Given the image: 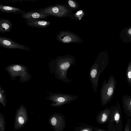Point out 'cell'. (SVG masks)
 <instances>
[{
	"label": "cell",
	"mask_w": 131,
	"mask_h": 131,
	"mask_svg": "<svg viewBox=\"0 0 131 131\" xmlns=\"http://www.w3.org/2000/svg\"><path fill=\"white\" fill-rule=\"evenodd\" d=\"M110 108V114L108 123L114 122L117 125L123 126L122 112L119 102L117 101L116 104L111 106Z\"/></svg>",
	"instance_id": "7"
},
{
	"label": "cell",
	"mask_w": 131,
	"mask_h": 131,
	"mask_svg": "<svg viewBox=\"0 0 131 131\" xmlns=\"http://www.w3.org/2000/svg\"><path fill=\"white\" fill-rule=\"evenodd\" d=\"M21 15L22 17L26 19H46L47 17L50 16L45 12L43 8L27 12L24 11Z\"/></svg>",
	"instance_id": "9"
},
{
	"label": "cell",
	"mask_w": 131,
	"mask_h": 131,
	"mask_svg": "<svg viewBox=\"0 0 131 131\" xmlns=\"http://www.w3.org/2000/svg\"><path fill=\"white\" fill-rule=\"evenodd\" d=\"M6 123L3 114L0 113V131H5Z\"/></svg>",
	"instance_id": "22"
},
{
	"label": "cell",
	"mask_w": 131,
	"mask_h": 131,
	"mask_svg": "<svg viewBox=\"0 0 131 131\" xmlns=\"http://www.w3.org/2000/svg\"><path fill=\"white\" fill-rule=\"evenodd\" d=\"M122 100L124 113L131 119V96L124 95Z\"/></svg>",
	"instance_id": "14"
},
{
	"label": "cell",
	"mask_w": 131,
	"mask_h": 131,
	"mask_svg": "<svg viewBox=\"0 0 131 131\" xmlns=\"http://www.w3.org/2000/svg\"><path fill=\"white\" fill-rule=\"evenodd\" d=\"M28 120L27 110L25 105H21L16 110L15 117L14 125L15 130L23 128Z\"/></svg>",
	"instance_id": "6"
},
{
	"label": "cell",
	"mask_w": 131,
	"mask_h": 131,
	"mask_svg": "<svg viewBox=\"0 0 131 131\" xmlns=\"http://www.w3.org/2000/svg\"><path fill=\"white\" fill-rule=\"evenodd\" d=\"M116 82L112 75L109 77L107 82L105 79L100 90V99L101 105L104 106L109 103L112 100L115 92Z\"/></svg>",
	"instance_id": "4"
},
{
	"label": "cell",
	"mask_w": 131,
	"mask_h": 131,
	"mask_svg": "<svg viewBox=\"0 0 131 131\" xmlns=\"http://www.w3.org/2000/svg\"><path fill=\"white\" fill-rule=\"evenodd\" d=\"M0 10L4 13H12L19 15L24 11L19 8L14 6L3 5L0 4Z\"/></svg>",
	"instance_id": "15"
},
{
	"label": "cell",
	"mask_w": 131,
	"mask_h": 131,
	"mask_svg": "<svg viewBox=\"0 0 131 131\" xmlns=\"http://www.w3.org/2000/svg\"><path fill=\"white\" fill-rule=\"evenodd\" d=\"M75 59L72 56L58 57L55 59H50L49 67L51 73H53L57 79L64 83H69L71 81L67 76V72L72 66L75 63Z\"/></svg>",
	"instance_id": "1"
},
{
	"label": "cell",
	"mask_w": 131,
	"mask_h": 131,
	"mask_svg": "<svg viewBox=\"0 0 131 131\" xmlns=\"http://www.w3.org/2000/svg\"><path fill=\"white\" fill-rule=\"evenodd\" d=\"M0 102L5 107L6 105L7 100L5 95V91L0 85Z\"/></svg>",
	"instance_id": "19"
},
{
	"label": "cell",
	"mask_w": 131,
	"mask_h": 131,
	"mask_svg": "<svg viewBox=\"0 0 131 131\" xmlns=\"http://www.w3.org/2000/svg\"><path fill=\"white\" fill-rule=\"evenodd\" d=\"M57 38L60 41L65 43L75 42L79 40V39L76 35L65 32H60L58 35Z\"/></svg>",
	"instance_id": "13"
},
{
	"label": "cell",
	"mask_w": 131,
	"mask_h": 131,
	"mask_svg": "<svg viewBox=\"0 0 131 131\" xmlns=\"http://www.w3.org/2000/svg\"><path fill=\"white\" fill-rule=\"evenodd\" d=\"M25 22L27 25L30 27L38 28L47 27L51 23L50 21L37 19H27L25 20Z\"/></svg>",
	"instance_id": "12"
},
{
	"label": "cell",
	"mask_w": 131,
	"mask_h": 131,
	"mask_svg": "<svg viewBox=\"0 0 131 131\" xmlns=\"http://www.w3.org/2000/svg\"><path fill=\"white\" fill-rule=\"evenodd\" d=\"M69 5L71 7L75 8L77 7V5L73 1L69 0L68 1Z\"/></svg>",
	"instance_id": "25"
},
{
	"label": "cell",
	"mask_w": 131,
	"mask_h": 131,
	"mask_svg": "<svg viewBox=\"0 0 131 131\" xmlns=\"http://www.w3.org/2000/svg\"><path fill=\"white\" fill-rule=\"evenodd\" d=\"M48 121L49 124L54 131H61L64 125L63 117L58 113H54L51 115Z\"/></svg>",
	"instance_id": "11"
},
{
	"label": "cell",
	"mask_w": 131,
	"mask_h": 131,
	"mask_svg": "<svg viewBox=\"0 0 131 131\" xmlns=\"http://www.w3.org/2000/svg\"><path fill=\"white\" fill-rule=\"evenodd\" d=\"M126 77L127 82L131 87V60L129 63L126 70Z\"/></svg>",
	"instance_id": "21"
},
{
	"label": "cell",
	"mask_w": 131,
	"mask_h": 131,
	"mask_svg": "<svg viewBox=\"0 0 131 131\" xmlns=\"http://www.w3.org/2000/svg\"><path fill=\"white\" fill-rule=\"evenodd\" d=\"M108 56L107 53L99 56L91 67L89 77L93 90L97 92L100 76L109 63Z\"/></svg>",
	"instance_id": "2"
},
{
	"label": "cell",
	"mask_w": 131,
	"mask_h": 131,
	"mask_svg": "<svg viewBox=\"0 0 131 131\" xmlns=\"http://www.w3.org/2000/svg\"><path fill=\"white\" fill-rule=\"evenodd\" d=\"M46 99L51 101L50 105L53 107H59L76 100L77 96L60 93H49Z\"/></svg>",
	"instance_id": "5"
},
{
	"label": "cell",
	"mask_w": 131,
	"mask_h": 131,
	"mask_svg": "<svg viewBox=\"0 0 131 131\" xmlns=\"http://www.w3.org/2000/svg\"><path fill=\"white\" fill-rule=\"evenodd\" d=\"M119 37L124 43H131V27L123 28L120 34Z\"/></svg>",
	"instance_id": "16"
},
{
	"label": "cell",
	"mask_w": 131,
	"mask_h": 131,
	"mask_svg": "<svg viewBox=\"0 0 131 131\" xmlns=\"http://www.w3.org/2000/svg\"><path fill=\"white\" fill-rule=\"evenodd\" d=\"M123 126L116 124L114 122L109 123V131H122Z\"/></svg>",
	"instance_id": "20"
},
{
	"label": "cell",
	"mask_w": 131,
	"mask_h": 131,
	"mask_svg": "<svg viewBox=\"0 0 131 131\" xmlns=\"http://www.w3.org/2000/svg\"><path fill=\"white\" fill-rule=\"evenodd\" d=\"M110 114V108H106L100 113L98 118L99 122L101 124H103L108 122Z\"/></svg>",
	"instance_id": "18"
},
{
	"label": "cell",
	"mask_w": 131,
	"mask_h": 131,
	"mask_svg": "<svg viewBox=\"0 0 131 131\" xmlns=\"http://www.w3.org/2000/svg\"><path fill=\"white\" fill-rule=\"evenodd\" d=\"M13 24L10 20L6 18L0 19V32L2 33L11 31Z\"/></svg>",
	"instance_id": "17"
},
{
	"label": "cell",
	"mask_w": 131,
	"mask_h": 131,
	"mask_svg": "<svg viewBox=\"0 0 131 131\" xmlns=\"http://www.w3.org/2000/svg\"><path fill=\"white\" fill-rule=\"evenodd\" d=\"M12 80H17L19 77V81L24 83L29 81L31 75L28 72V68L21 64H10L5 68Z\"/></svg>",
	"instance_id": "3"
},
{
	"label": "cell",
	"mask_w": 131,
	"mask_h": 131,
	"mask_svg": "<svg viewBox=\"0 0 131 131\" xmlns=\"http://www.w3.org/2000/svg\"><path fill=\"white\" fill-rule=\"evenodd\" d=\"M45 12L51 15L61 17L66 15L68 12L67 8L60 5H52L47 7L44 8Z\"/></svg>",
	"instance_id": "10"
},
{
	"label": "cell",
	"mask_w": 131,
	"mask_h": 131,
	"mask_svg": "<svg viewBox=\"0 0 131 131\" xmlns=\"http://www.w3.org/2000/svg\"><path fill=\"white\" fill-rule=\"evenodd\" d=\"M97 131H105L104 130H101V129H98V130Z\"/></svg>",
	"instance_id": "27"
},
{
	"label": "cell",
	"mask_w": 131,
	"mask_h": 131,
	"mask_svg": "<svg viewBox=\"0 0 131 131\" xmlns=\"http://www.w3.org/2000/svg\"><path fill=\"white\" fill-rule=\"evenodd\" d=\"M80 131H92V129L90 128H86L83 129Z\"/></svg>",
	"instance_id": "26"
},
{
	"label": "cell",
	"mask_w": 131,
	"mask_h": 131,
	"mask_svg": "<svg viewBox=\"0 0 131 131\" xmlns=\"http://www.w3.org/2000/svg\"><path fill=\"white\" fill-rule=\"evenodd\" d=\"M0 47L10 49H18L31 50L28 47L16 42L9 38L3 37H0Z\"/></svg>",
	"instance_id": "8"
},
{
	"label": "cell",
	"mask_w": 131,
	"mask_h": 131,
	"mask_svg": "<svg viewBox=\"0 0 131 131\" xmlns=\"http://www.w3.org/2000/svg\"><path fill=\"white\" fill-rule=\"evenodd\" d=\"M84 15V14L83 11L82 10H80L75 14L74 16L77 18L81 19L83 17Z\"/></svg>",
	"instance_id": "24"
},
{
	"label": "cell",
	"mask_w": 131,
	"mask_h": 131,
	"mask_svg": "<svg viewBox=\"0 0 131 131\" xmlns=\"http://www.w3.org/2000/svg\"><path fill=\"white\" fill-rule=\"evenodd\" d=\"M124 131H131V119L129 118L127 120L124 128Z\"/></svg>",
	"instance_id": "23"
}]
</instances>
